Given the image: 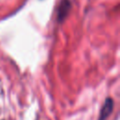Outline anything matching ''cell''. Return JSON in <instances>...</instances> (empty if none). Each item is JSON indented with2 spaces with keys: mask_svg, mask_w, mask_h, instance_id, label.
Segmentation results:
<instances>
[{
  "mask_svg": "<svg viewBox=\"0 0 120 120\" xmlns=\"http://www.w3.org/2000/svg\"><path fill=\"white\" fill-rule=\"evenodd\" d=\"M113 107H114L113 99L112 98H107L104 100V102L100 108L98 120H108L109 116L111 115V113L113 111Z\"/></svg>",
  "mask_w": 120,
  "mask_h": 120,
  "instance_id": "cell-1",
  "label": "cell"
},
{
  "mask_svg": "<svg viewBox=\"0 0 120 120\" xmlns=\"http://www.w3.org/2000/svg\"><path fill=\"white\" fill-rule=\"evenodd\" d=\"M70 8H71V4H70L69 0H62L61 1L58 10H57V20L59 22H63L66 19Z\"/></svg>",
  "mask_w": 120,
  "mask_h": 120,
  "instance_id": "cell-2",
  "label": "cell"
}]
</instances>
